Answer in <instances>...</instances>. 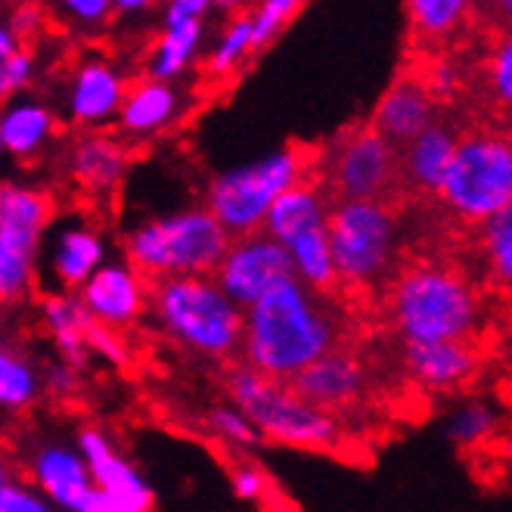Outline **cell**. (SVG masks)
<instances>
[{"mask_svg":"<svg viewBox=\"0 0 512 512\" xmlns=\"http://www.w3.org/2000/svg\"><path fill=\"white\" fill-rule=\"evenodd\" d=\"M457 143L460 131L454 125L435 122L429 131H423L401 149V180H407L416 193L435 196L450 168V159L457 153Z\"/></svg>","mask_w":512,"mask_h":512,"instance_id":"obj_23","label":"cell"},{"mask_svg":"<svg viewBox=\"0 0 512 512\" xmlns=\"http://www.w3.org/2000/svg\"><path fill=\"white\" fill-rule=\"evenodd\" d=\"M22 472L28 485L44 494L59 512H78L84 497L94 491V481H90L87 463L78 454L75 441L41 438L28 447Z\"/></svg>","mask_w":512,"mask_h":512,"instance_id":"obj_14","label":"cell"},{"mask_svg":"<svg viewBox=\"0 0 512 512\" xmlns=\"http://www.w3.org/2000/svg\"><path fill=\"white\" fill-rule=\"evenodd\" d=\"M78 454L87 463L94 488L122 512H156V491L143 472L118 450L112 435L100 426H81L75 435Z\"/></svg>","mask_w":512,"mask_h":512,"instance_id":"obj_12","label":"cell"},{"mask_svg":"<svg viewBox=\"0 0 512 512\" xmlns=\"http://www.w3.org/2000/svg\"><path fill=\"white\" fill-rule=\"evenodd\" d=\"M435 122H438V106L426 94V87L419 84L416 75H401L379 97L370 125L401 153L407 143H413Z\"/></svg>","mask_w":512,"mask_h":512,"instance_id":"obj_18","label":"cell"},{"mask_svg":"<svg viewBox=\"0 0 512 512\" xmlns=\"http://www.w3.org/2000/svg\"><path fill=\"white\" fill-rule=\"evenodd\" d=\"M224 395L230 407L243 413L264 441L295 450H314V454H336L348 441L339 416L298 398L289 382L267 379L243 367L239 360H233L224 370Z\"/></svg>","mask_w":512,"mask_h":512,"instance_id":"obj_4","label":"cell"},{"mask_svg":"<svg viewBox=\"0 0 512 512\" xmlns=\"http://www.w3.org/2000/svg\"><path fill=\"white\" fill-rule=\"evenodd\" d=\"M311 174V159L298 146H280L255 162L215 174L205 187L202 208L230 239L258 233L270 205Z\"/></svg>","mask_w":512,"mask_h":512,"instance_id":"obj_7","label":"cell"},{"mask_svg":"<svg viewBox=\"0 0 512 512\" xmlns=\"http://www.w3.org/2000/svg\"><path fill=\"white\" fill-rule=\"evenodd\" d=\"M388 317L404 345L475 342L485 326V298L463 270L416 261L388 283Z\"/></svg>","mask_w":512,"mask_h":512,"instance_id":"obj_2","label":"cell"},{"mask_svg":"<svg viewBox=\"0 0 512 512\" xmlns=\"http://www.w3.org/2000/svg\"><path fill=\"white\" fill-rule=\"evenodd\" d=\"M419 84L426 87V94L432 97V103H454L460 94H463V72L457 63H450V59H435L429 63V69L419 75Z\"/></svg>","mask_w":512,"mask_h":512,"instance_id":"obj_35","label":"cell"},{"mask_svg":"<svg viewBox=\"0 0 512 512\" xmlns=\"http://www.w3.org/2000/svg\"><path fill=\"white\" fill-rule=\"evenodd\" d=\"M292 391L308 404L326 413H345L370 395V367L357 351L339 345L317 357L311 367L301 370L292 382Z\"/></svg>","mask_w":512,"mask_h":512,"instance_id":"obj_13","label":"cell"},{"mask_svg":"<svg viewBox=\"0 0 512 512\" xmlns=\"http://www.w3.org/2000/svg\"><path fill=\"white\" fill-rule=\"evenodd\" d=\"M0 512H59L44 494H38L25 478L0 488Z\"/></svg>","mask_w":512,"mask_h":512,"instance_id":"obj_38","label":"cell"},{"mask_svg":"<svg viewBox=\"0 0 512 512\" xmlns=\"http://www.w3.org/2000/svg\"><path fill=\"white\" fill-rule=\"evenodd\" d=\"M109 246L100 227L90 221H66L53 233V246L47 255L50 280L59 286V292H78L97 270L109 261Z\"/></svg>","mask_w":512,"mask_h":512,"instance_id":"obj_19","label":"cell"},{"mask_svg":"<svg viewBox=\"0 0 512 512\" xmlns=\"http://www.w3.org/2000/svg\"><path fill=\"white\" fill-rule=\"evenodd\" d=\"M53 224V196L0 180V305H16L35 286L38 255Z\"/></svg>","mask_w":512,"mask_h":512,"instance_id":"obj_9","label":"cell"},{"mask_svg":"<svg viewBox=\"0 0 512 512\" xmlns=\"http://www.w3.org/2000/svg\"><path fill=\"white\" fill-rule=\"evenodd\" d=\"M401 184V153L373 125L351 128L326 156V193L336 199L391 202Z\"/></svg>","mask_w":512,"mask_h":512,"instance_id":"obj_10","label":"cell"},{"mask_svg":"<svg viewBox=\"0 0 512 512\" xmlns=\"http://www.w3.org/2000/svg\"><path fill=\"white\" fill-rule=\"evenodd\" d=\"M401 364L407 376L429 391H450L469 385L485 364L478 342H435L401 345Z\"/></svg>","mask_w":512,"mask_h":512,"instance_id":"obj_17","label":"cell"},{"mask_svg":"<svg viewBox=\"0 0 512 512\" xmlns=\"http://www.w3.org/2000/svg\"><path fill=\"white\" fill-rule=\"evenodd\" d=\"M0 333H4V320H0Z\"/></svg>","mask_w":512,"mask_h":512,"instance_id":"obj_48","label":"cell"},{"mask_svg":"<svg viewBox=\"0 0 512 512\" xmlns=\"http://www.w3.org/2000/svg\"><path fill=\"white\" fill-rule=\"evenodd\" d=\"M230 246L224 227L202 205L146 218L125 233V261L146 283L171 277H212Z\"/></svg>","mask_w":512,"mask_h":512,"instance_id":"obj_5","label":"cell"},{"mask_svg":"<svg viewBox=\"0 0 512 512\" xmlns=\"http://www.w3.org/2000/svg\"><path fill=\"white\" fill-rule=\"evenodd\" d=\"M450 215L481 227L512 208V143L503 131L460 134L457 153L435 193Z\"/></svg>","mask_w":512,"mask_h":512,"instance_id":"obj_8","label":"cell"},{"mask_svg":"<svg viewBox=\"0 0 512 512\" xmlns=\"http://www.w3.org/2000/svg\"><path fill=\"white\" fill-rule=\"evenodd\" d=\"M410 28L416 38L441 41L457 35L469 19L466 0H410L407 4Z\"/></svg>","mask_w":512,"mask_h":512,"instance_id":"obj_30","label":"cell"},{"mask_svg":"<svg viewBox=\"0 0 512 512\" xmlns=\"http://www.w3.org/2000/svg\"><path fill=\"white\" fill-rule=\"evenodd\" d=\"M345 311L333 295H320L289 280L243 311L239 364L277 382H292L317 357L345 339Z\"/></svg>","mask_w":512,"mask_h":512,"instance_id":"obj_1","label":"cell"},{"mask_svg":"<svg viewBox=\"0 0 512 512\" xmlns=\"http://www.w3.org/2000/svg\"><path fill=\"white\" fill-rule=\"evenodd\" d=\"M329 205H333V196L323 190V184L308 177L270 205V212L261 224V233L274 239L277 246H286L289 239H295L301 233L326 227Z\"/></svg>","mask_w":512,"mask_h":512,"instance_id":"obj_22","label":"cell"},{"mask_svg":"<svg viewBox=\"0 0 512 512\" xmlns=\"http://www.w3.org/2000/svg\"><path fill=\"white\" fill-rule=\"evenodd\" d=\"M252 59V44H249V10L230 16V22L224 25V32L218 35L212 53L205 56V75L224 81L233 72L246 69V63Z\"/></svg>","mask_w":512,"mask_h":512,"instance_id":"obj_29","label":"cell"},{"mask_svg":"<svg viewBox=\"0 0 512 512\" xmlns=\"http://www.w3.org/2000/svg\"><path fill=\"white\" fill-rule=\"evenodd\" d=\"M56 10L81 32H97L112 19V0H63Z\"/></svg>","mask_w":512,"mask_h":512,"instance_id":"obj_37","label":"cell"},{"mask_svg":"<svg viewBox=\"0 0 512 512\" xmlns=\"http://www.w3.org/2000/svg\"><path fill=\"white\" fill-rule=\"evenodd\" d=\"M146 314L177 348L221 364L239 360L243 311L212 277H171L149 283Z\"/></svg>","mask_w":512,"mask_h":512,"instance_id":"obj_3","label":"cell"},{"mask_svg":"<svg viewBox=\"0 0 512 512\" xmlns=\"http://www.w3.org/2000/svg\"><path fill=\"white\" fill-rule=\"evenodd\" d=\"M0 153H4V143H0Z\"/></svg>","mask_w":512,"mask_h":512,"instance_id":"obj_49","label":"cell"},{"mask_svg":"<svg viewBox=\"0 0 512 512\" xmlns=\"http://www.w3.org/2000/svg\"><path fill=\"white\" fill-rule=\"evenodd\" d=\"M503 413L485 401V398H469L457 404L447 416V438L463 450H478L497 438Z\"/></svg>","mask_w":512,"mask_h":512,"instance_id":"obj_28","label":"cell"},{"mask_svg":"<svg viewBox=\"0 0 512 512\" xmlns=\"http://www.w3.org/2000/svg\"><path fill=\"white\" fill-rule=\"evenodd\" d=\"M153 4L149 0H112V19H125V16H134V13H149Z\"/></svg>","mask_w":512,"mask_h":512,"instance_id":"obj_45","label":"cell"},{"mask_svg":"<svg viewBox=\"0 0 512 512\" xmlns=\"http://www.w3.org/2000/svg\"><path fill=\"white\" fill-rule=\"evenodd\" d=\"M128 75L118 69L106 56H87L75 66L69 94H66V109L69 118L78 128L100 131L112 125L118 118V109L125 103L128 94Z\"/></svg>","mask_w":512,"mask_h":512,"instance_id":"obj_16","label":"cell"},{"mask_svg":"<svg viewBox=\"0 0 512 512\" xmlns=\"http://www.w3.org/2000/svg\"><path fill=\"white\" fill-rule=\"evenodd\" d=\"M10 94H7V84H4V72H0V103H4Z\"/></svg>","mask_w":512,"mask_h":512,"instance_id":"obj_47","label":"cell"},{"mask_svg":"<svg viewBox=\"0 0 512 512\" xmlns=\"http://www.w3.org/2000/svg\"><path fill=\"white\" fill-rule=\"evenodd\" d=\"M56 115L41 100L22 97L0 109V143L16 162H35L53 143Z\"/></svg>","mask_w":512,"mask_h":512,"instance_id":"obj_24","label":"cell"},{"mask_svg":"<svg viewBox=\"0 0 512 512\" xmlns=\"http://www.w3.org/2000/svg\"><path fill=\"white\" fill-rule=\"evenodd\" d=\"M488 84H491V94L509 106L512 100V41L509 38H500L497 47L491 50V59H488Z\"/></svg>","mask_w":512,"mask_h":512,"instance_id":"obj_39","label":"cell"},{"mask_svg":"<svg viewBox=\"0 0 512 512\" xmlns=\"http://www.w3.org/2000/svg\"><path fill=\"white\" fill-rule=\"evenodd\" d=\"M75 295L90 317L115 333L137 326L149 308V283L128 261H106Z\"/></svg>","mask_w":512,"mask_h":512,"instance_id":"obj_15","label":"cell"},{"mask_svg":"<svg viewBox=\"0 0 512 512\" xmlns=\"http://www.w3.org/2000/svg\"><path fill=\"white\" fill-rule=\"evenodd\" d=\"M78 391H81V373H75L72 367L56 360V364H50L44 370V395H50L56 401H69L78 395Z\"/></svg>","mask_w":512,"mask_h":512,"instance_id":"obj_41","label":"cell"},{"mask_svg":"<svg viewBox=\"0 0 512 512\" xmlns=\"http://www.w3.org/2000/svg\"><path fill=\"white\" fill-rule=\"evenodd\" d=\"M35 69H38V59L32 50H16L0 72H4V84H7V94H19V90H28L35 81Z\"/></svg>","mask_w":512,"mask_h":512,"instance_id":"obj_40","label":"cell"},{"mask_svg":"<svg viewBox=\"0 0 512 512\" xmlns=\"http://www.w3.org/2000/svg\"><path fill=\"white\" fill-rule=\"evenodd\" d=\"M205 426L212 432V438L224 441L227 447H239V450H255L264 444V438L258 435V429L249 423V419L239 413L230 404H218L205 413Z\"/></svg>","mask_w":512,"mask_h":512,"instance_id":"obj_33","label":"cell"},{"mask_svg":"<svg viewBox=\"0 0 512 512\" xmlns=\"http://www.w3.org/2000/svg\"><path fill=\"white\" fill-rule=\"evenodd\" d=\"M230 491L243 503H264L274 497V485H270L267 472L252 460H239L230 466Z\"/></svg>","mask_w":512,"mask_h":512,"instance_id":"obj_36","label":"cell"},{"mask_svg":"<svg viewBox=\"0 0 512 512\" xmlns=\"http://www.w3.org/2000/svg\"><path fill=\"white\" fill-rule=\"evenodd\" d=\"M84 345H87L90 357H100L103 364H109L115 370L131 367V345L125 342V336L97 323L90 314L84 317Z\"/></svg>","mask_w":512,"mask_h":512,"instance_id":"obj_34","label":"cell"},{"mask_svg":"<svg viewBox=\"0 0 512 512\" xmlns=\"http://www.w3.org/2000/svg\"><path fill=\"white\" fill-rule=\"evenodd\" d=\"M212 280L221 286V292L239 311H246L270 289L295 280V274H292L289 255L274 243V239L258 230L249 236L230 239V246L221 255Z\"/></svg>","mask_w":512,"mask_h":512,"instance_id":"obj_11","label":"cell"},{"mask_svg":"<svg viewBox=\"0 0 512 512\" xmlns=\"http://www.w3.org/2000/svg\"><path fill=\"white\" fill-rule=\"evenodd\" d=\"M215 10V4L208 0H171L162 10V25L168 22H184V19H208V13Z\"/></svg>","mask_w":512,"mask_h":512,"instance_id":"obj_42","label":"cell"},{"mask_svg":"<svg viewBox=\"0 0 512 512\" xmlns=\"http://www.w3.org/2000/svg\"><path fill=\"white\" fill-rule=\"evenodd\" d=\"M301 13L298 0H264L255 10H249V44H252V56L267 50L274 44L286 25Z\"/></svg>","mask_w":512,"mask_h":512,"instance_id":"obj_32","label":"cell"},{"mask_svg":"<svg viewBox=\"0 0 512 512\" xmlns=\"http://www.w3.org/2000/svg\"><path fill=\"white\" fill-rule=\"evenodd\" d=\"M84 317L87 311L81 308L75 292H50L41 298V326L47 329L59 354V364L72 367L81 376L90 370V360H94L84 345Z\"/></svg>","mask_w":512,"mask_h":512,"instance_id":"obj_25","label":"cell"},{"mask_svg":"<svg viewBox=\"0 0 512 512\" xmlns=\"http://www.w3.org/2000/svg\"><path fill=\"white\" fill-rule=\"evenodd\" d=\"M44 398V370L32 354L0 339V410L22 413Z\"/></svg>","mask_w":512,"mask_h":512,"instance_id":"obj_27","label":"cell"},{"mask_svg":"<svg viewBox=\"0 0 512 512\" xmlns=\"http://www.w3.org/2000/svg\"><path fill=\"white\" fill-rule=\"evenodd\" d=\"M180 115H184V90L177 84L140 78V81H131L115 125L125 137L146 140V137H156L174 128Z\"/></svg>","mask_w":512,"mask_h":512,"instance_id":"obj_20","label":"cell"},{"mask_svg":"<svg viewBox=\"0 0 512 512\" xmlns=\"http://www.w3.org/2000/svg\"><path fill=\"white\" fill-rule=\"evenodd\" d=\"M7 19H10V25H13V32L19 35V41L25 44L28 38H35V35L41 32V25H44L47 16H41L38 7H16L13 16H7Z\"/></svg>","mask_w":512,"mask_h":512,"instance_id":"obj_43","label":"cell"},{"mask_svg":"<svg viewBox=\"0 0 512 512\" xmlns=\"http://www.w3.org/2000/svg\"><path fill=\"white\" fill-rule=\"evenodd\" d=\"M326 236L339 286L373 292L395 280L401 249V218L395 202L333 199Z\"/></svg>","mask_w":512,"mask_h":512,"instance_id":"obj_6","label":"cell"},{"mask_svg":"<svg viewBox=\"0 0 512 512\" xmlns=\"http://www.w3.org/2000/svg\"><path fill=\"white\" fill-rule=\"evenodd\" d=\"M16 50H22V41H19V35L13 32L10 19H0V66H4V63H7V59H10Z\"/></svg>","mask_w":512,"mask_h":512,"instance_id":"obj_44","label":"cell"},{"mask_svg":"<svg viewBox=\"0 0 512 512\" xmlns=\"http://www.w3.org/2000/svg\"><path fill=\"white\" fill-rule=\"evenodd\" d=\"M16 478H22V475H19V469L13 466V460L0 457V488H4V485H13Z\"/></svg>","mask_w":512,"mask_h":512,"instance_id":"obj_46","label":"cell"},{"mask_svg":"<svg viewBox=\"0 0 512 512\" xmlns=\"http://www.w3.org/2000/svg\"><path fill=\"white\" fill-rule=\"evenodd\" d=\"M202 41H205V19H184V22L162 25L153 53L146 56L143 78L177 84L180 75H187L193 69Z\"/></svg>","mask_w":512,"mask_h":512,"instance_id":"obj_26","label":"cell"},{"mask_svg":"<svg viewBox=\"0 0 512 512\" xmlns=\"http://www.w3.org/2000/svg\"><path fill=\"white\" fill-rule=\"evenodd\" d=\"M478 246L485 255L491 280L506 292L512 283V208L478 227Z\"/></svg>","mask_w":512,"mask_h":512,"instance_id":"obj_31","label":"cell"},{"mask_svg":"<svg viewBox=\"0 0 512 512\" xmlns=\"http://www.w3.org/2000/svg\"><path fill=\"white\" fill-rule=\"evenodd\" d=\"M131 171V153L109 134H84L69 153V174L84 193L112 196Z\"/></svg>","mask_w":512,"mask_h":512,"instance_id":"obj_21","label":"cell"}]
</instances>
